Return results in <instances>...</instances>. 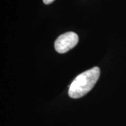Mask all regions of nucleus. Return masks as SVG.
I'll list each match as a JSON object with an SVG mask.
<instances>
[{
	"mask_svg": "<svg viewBox=\"0 0 126 126\" xmlns=\"http://www.w3.org/2000/svg\"><path fill=\"white\" fill-rule=\"evenodd\" d=\"M99 75L100 69L95 67L77 76L69 86V96L73 99H78L86 95L93 89Z\"/></svg>",
	"mask_w": 126,
	"mask_h": 126,
	"instance_id": "obj_1",
	"label": "nucleus"
},
{
	"mask_svg": "<svg viewBox=\"0 0 126 126\" xmlns=\"http://www.w3.org/2000/svg\"><path fill=\"white\" fill-rule=\"evenodd\" d=\"M79 42V36L73 32H69L58 37L55 41V49L59 53H64L74 48Z\"/></svg>",
	"mask_w": 126,
	"mask_h": 126,
	"instance_id": "obj_2",
	"label": "nucleus"
},
{
	"mask_svg": "<svg viewBox=\"0 0 126 126\" xmlns=\"http://www.w3.org/2000/svg\"><path fill=\"white\" fill-rule=\"evenodd\" d=\"M44 1V3L45 4H51L52 2H53L55 0H43Z\"/></svg>",
	"mask_w": 126,
	"mask_h": 126,
	"instance_id": "obj_3",
	"label": "nucleus"
}]
</instances>
